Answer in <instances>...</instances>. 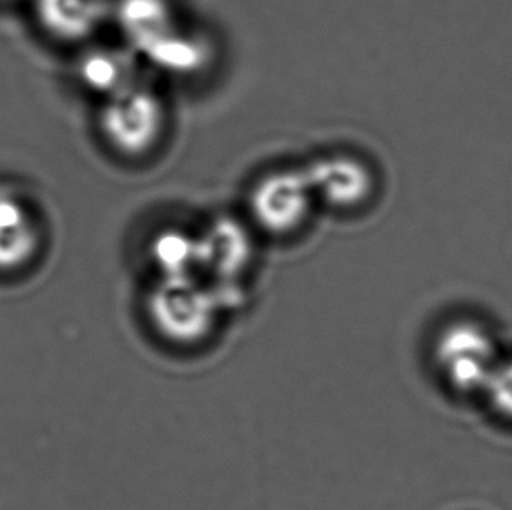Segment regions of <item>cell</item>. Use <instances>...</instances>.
<instances>
[{
	"label": "cell",
	"instance_id": "1",
	"mask_svg": "<svg viewBox=\"0 0 512 510\" xmlns=\"http://www.w3.org/2000/svg\"><path fill=\"white\" fill-rule=\"evenodd\" d=\"M434 353L446 380L462 392L483 390L499 364L490 334L472 322L448 325L437 338Z\"/></svg>",
	"mask_w": 512,
	"mask_h": 510
},
{
	"label": "cell",
	"instance_id": "2",
	"mask_svg": "<svg viewBox=\"0 0 512 510\" xmlns=\"http://www.w3.org/2000/svg\"><path fill=\"white\" fill-rule=\"evenodd\" d=\"M42 247L39 222L13 194L0 193V275L28 268Z\"/></svg>",
	"mask_w": 512,
	"mask_h": 510
},
{
	"label": "cell",
	"instance_id": "3",
	"mask_svg": "<svg viewBox=\"0 0 512 510\" xmlns=\"http://www.w3.org/2000/svg\"><path fill=\"white\" fill-rule=\"evenodd\" d=\"M104 0H34L35 20L56 41H83L98 27Z\"/></svg>",
	"mask_w": 512,
	"mask_h": 510
},
{
	"label": "cell",
	"instance_id": "4",
	"mask_svg": "<svg viewBox=\"0 0 512 510\" xmlns=\"http://www.w3.org/2000/svg\"><path fill=\"white\" fill-rule=\"evenodd\" d=\"M154 313L161 322L179 336L198 334L208 322V303L194 290L180 292L179 289L158 296Z\"/></svg>",
	"mask_w": 512,
	"mask_h": 510
},
{
	"label": "cell",
	"instance_id": "5",
	"mask_svg": "<svg viewBox=\"0 0 512 510\" xmlns=\"http://www.w3.org/2000/svg\"><path fill=\"white\" fill-rule=\"evenodd\" d=\"M483 392L495 411L512 418V360L495 366Z\"/></svg>",
	"mask_w": 512,
	"mask_h": 510
},
{
	"label": "cell",
	"instance_id": "6",
	"mask_svg": "<svg viewBox=\"0 0 512 510\" xmlns=\"http://www.w3.org/2000/svg\"><path fill=\"white\" fill-rule=\"evenodd\" d=\"M0 2H13V0H0Z\"/></svg>",
	"mask_w": 512,
	"mask_h": 510
}]
</instances>
